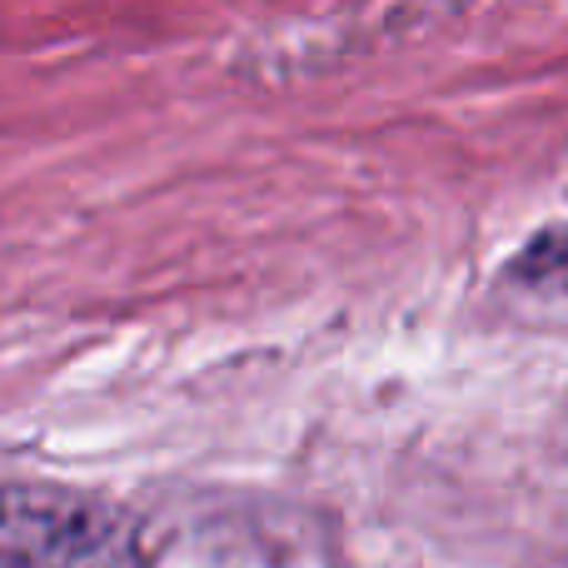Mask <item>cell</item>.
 <instances>
[{"label": "cell", "mask_w": 568, "mask_h": 568, "mask_svg": "<svg viewBox=\"0 0 568 568\" xmlns=\"http://www.w3.org/2000/svg\"><path fill=\"white\" fill-rule=\"evenodd\" d=\"M519 275L529 284H549V290L568 294V225L534 240L529 255L519 260Z\"/></svg>", "instance_id": "cell-2"}, {"label": "cell", "mask_w": 568, "mask_h": 568, "mask_svg": "<svg viewBox=\"0 0 568 568\" xmlns=\"http://www.w3.org/2000/svg\"><path fill=\"white\" fill-rule=\"evenodd\" d=\"M6 568H145V534L125 509L60 484L6 489Z\"/></svg>", "instance_id": "cell-1"}]
</instances>
